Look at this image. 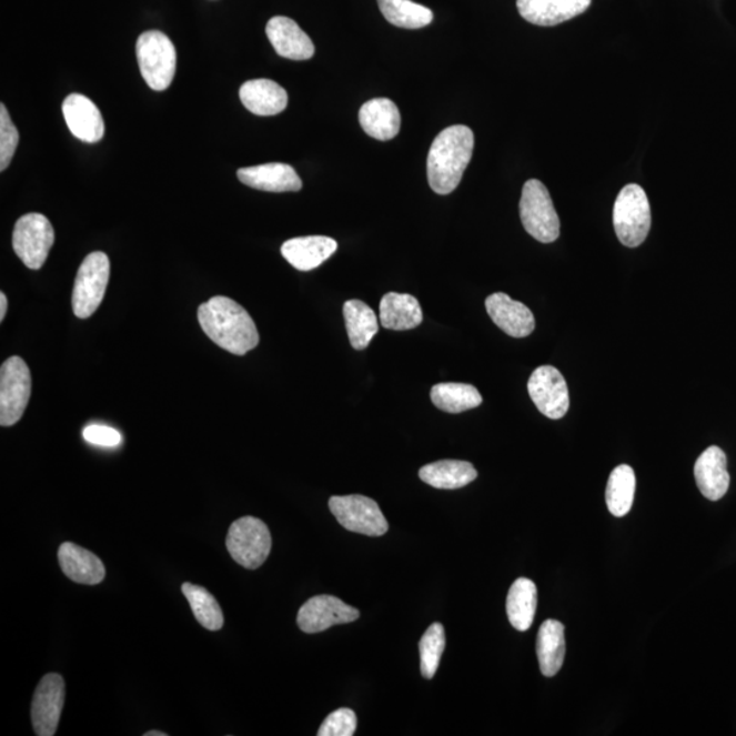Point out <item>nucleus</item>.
I'll return each instance as SVG.
<instances>
[{
    "label": "nucleus",
    "mask_w": 736,
    "mask_h": 736,
    "mask_svg": "<svg viewBox=\"0 0 736 736\" xmlns=\"http://www.w3.org/2000/svg\"><path fill=\"white\" fill-rule=\"evenodd\" d=\"M199 321L206 336L220 349L243 356L260 344V333L241 304L226 296H214L202 303Z\"/></svg>",
    "instance_id": "obj_1"
},
{
    "label": "nucleus",
    "mask_w": 736,
    "mask_h": 736,
    "mask_svg": "<svg viewBox=\"0 0 736 736\" xmlns=\"http://www.w3.org/2000/svg\"><path fill=\"white\" fill-rule=\"evenodd\" d=\"M474 131L456 124L441 131L431 143L427 158L430 188L436 194L447 195L458 188L474 153Z\"/></svg>",
    "instance_id": "obj_2"
},
{
    "label": "nucleus",
    "mask_w": 736,
    "mask_h": 736,
    "mask_svg": "<svg viewBox=\"0 0 736 736\" xmlns=\"http://www.w3.org/2000/svg\"><path fill=\"white\" fill-rule=\"evenodd\" d=\"M614 229L619 242L626 248H638L648 236L652 223L648 196L642 185L627 184L616 196Z\"/></svg>",
    "instance_id": "obj_3"
},
{
    "label": "nucleus",
    "mask_w": 736,
    "mask_h": 736,
    "mask_svg": "<svg viewBox=\"0 0 736 736\" xmlns=\"http://www.w3.org/2000/svg\"><path fill=\"white\" fill-rule=\"evenodd\" d=\"M143 80L153 91L163 92L171 87L177 73V50L169 36L159 31H149L137 41Z\"/></svg>",
    "instance_id": "obj_4"
},
{
    "label": "nucleus",
    "mask_w": 736,
    "mask_h": 736,
    "mask_svg": "<svg viewBox=\"0 0 736 736\" xmlns=\"http://www.w3.org/2000/svg\"><path fill=\"white\" fill-rule=\"evenodd\" d=\"M520 215L525 231L536 241L553 243L559 238L561 223L552 195L537 179H531L524 184Z\"/></svg>",
    "instance_id": "obj_5"
},
{
    "label": "nucleus",
    "mask_w": 736,
    "mask_h": 736,
    "mask_svg": "<svg viewBox=\"0 0 736 736\" xmlns=\"http://www.w3.org/2000/svg\"><path fill=\"white\" fill-rule=\"evenodd\" d=\"M226 548L239 565L254 571L263 565L272 550L271 532L262 520L245 516L232 523Z\"/></svg>",
    "instance_id": "obj_6"
},
{
    "label": "nucleus",
    "mask_w": 736,
    "mask_h": 736,
    "mask_svg": "<svg viewBox=\"0 0 736 736\" xmlns=\"http://www.w3.org/2000/svg\"><path fill=\"white\" fill-rule=\"evenodd\" d=\"M110 273V259L101 251H95L83 260L78 269L73 290V310L78 319L87 320L99 309L105 296Z\"/></svg>",
    "instance_id": "obj_7"
},
{
    "label": "nucleus",
    "mask_w": 736,
    "mask_h": 736,
    "mask_svg": "<svg viewBox=\"0 0 736 736\" xmlns=\"http://www.w3.org/2000/svg\"><path fill=\"white\" fill-rule=\"evenodd\" d=\"M32 376L20 356L8 359L0 369V424L14 426L21 421L31 399Z\"/></svg>",
    "instance_id": "obj_8"
},
{
    "label": "nucleus",
    "mask_w": 736,
    "mask_h": 736,
    "mask_svg": "<svg viewBox=\"0 0 736 736\" xmlns=\"http://www.w3.org/2000/svg\"><path fill=\"white\" fill-rule=\"evenodd\" d=\"M53 242L56 232L44 214L28 213L17 221L13 248L20 260L32 271L43 268Z\"/></svg>",
    "instance_id": "obj_9"
},
{
    "label": "nucleus",
    "mask_w": 736,
    "mask_h": 736,
    "mask_svg": "<svg viewBox=\"0 0 736 736\" xmlns=\"http://www.w3.org/2000/svg\"><path fill=\"white\" fill-rule=\"evenodd\" d=\"M329 507L345 530L367 536H382L389 524L374 500L364 495L332 496Z\"/></svg>",
    "instance_id": "obj_10"
},
{
    "label": "nucleus",
    "mask_w": 736,
    "mask_h": 736,
    "mask_svg": "<svg viewBox=\"0 0 736 736\" xmlns=\"http://www.w3.org/2000/svg\"><path fill=\"white\" fill-rule=\"evenodd\" d=\"M528 393L538 412L548 419L564 417L567 414L568 389L564 375L553 366H541L528 381Z\"/></svg>",
    "instance_id": "obj_11"
},
{
    "label": "nucleus",
    "mask_w": 736,
    "mask_h": 736,
    "mask_svg": "<svg viewBox=\"0 0 736 736\" xmlns=\"http://www.w3.org/2000/svg\"><path fill=\"white\" fill-rule=\"evenodd\" d=\"M361 616L359 609L349 606L339 597L321 595L309 598L298 613V626L313 634L331 629L332 626L351 624Z\"/></svg>",
    "instance_id": "obj_12"
},
{
    "label": "nucleus",
    "mask_w": 736,
    "mask_h": 736,
    "mask_svg": "<svg viewBox=\"0 0 736 736\" xmlns=\"http://www.w3.org/2000/svg\"><path fill=\"white\" fill-rule=\"evenodd\" d=\"M65 686L59 674H47L36 687L32 702V724L38 736L56 735L61 720Z\"/></svg>",
    "instance_id": "obj_13"
},
{
    "label": "nucleus",
    "mask_w": 736,
    "mask_h": 736,
    "mask_svg": "<svg viewBox=\"0 0 736 736\" xmlns=\"http://www.w3.org/2000/svg\"><path fill=\"white\" fill-rule=\"evenodd\" d=\"M490 319L514 339L528 337L535 331V316L524 303L513 301L504 292H495L486 299Z\"/></svg>",
    "instance_id": "obj_14"
},
{
    "label": "nucleus",
    "mask_w": 736,
    "mask_h": 736,
    "mask_svg": "<svg viewBox=\"0 0 736 736\" xmlns=\"http://www.w3.org/2000/svg\"><path fill=\"white\" fill-rule=\"evenodd\" d=\"M63 117L71 134L88 143L99 142L105 133L101 112L87 95L73 93L65 98L62 105Z\"/></svg>",
    "instance_id": "obj_15"
},
{
    "label": "nucleus",
    "mask_w": 736,
    "mask_h": 736,
    "mask_svg": "<svg viewBox=\"0 0 736 736\" xmlns=\"http://www.w3.org/2000/svg\"><path fill=\"white\" fill-rule=\"evenodd\" d=\"M266 34L274 51L291 61H307L314 57L315 47L307 33L289 17H273L266 26Z\"/></svg>",
    "instance_id": "obj_16"
},
{
    "label": "nucleus",
    "mask_w": 736,
    "mask_h": 736,
    "mask_svg": "<svg viewBox=\"0 0 736 736\" xmlns=\"http://www.w3.org/2000/svg\"><path fill=\"white\" fill-rule=\"evenodd\" d=\"M592 0H517L520 16L537 27H555L585 13Z\"/></svg>",
    "instance_id": "obj_17"
},
{
    "label": "nucleus",
    "mask_w": 736,
    "mask_h": 736,
    "mask_svg": "<svg viewBox=\"0 0 736 736\" xmlns=\"http://www.w3.org/2000/svg\"><path fill=\"white\" fill-rule=\"evenodd\" d=\"M238 179L251 189L269 193H295L302 190V179L289 164L271 163L248 167L238 171Z\"/></svg>",
    "instance_id": "obj_18"
},
{
    "label": "nucleus",
    "mask_w": 736,
    "mask_h": 736,
    "mask_svg": "<svg viewBox=\"0 0 736 736\" xmlns=\"http://www.w3.org/2000/svg\"><path fill=\"white\" fill-rule=\"evenodd\" d=\"M694 476L706 500H722L729 487L726 453L719 446L706 448L694 465Z\"/></svg>",
    "instance_id": "obj_19"
},
{
    "label": "nucleus",
    "mask_w": 736,
    "mask_h": 736,
    "mask_svg": "<svg viewBox=\"0 0 736 736\" xmlns=\"http://www.w3.org/2000/svg\"><path fill=\"white\" fill-rule=\"evenodd\" d=\"M339 244L327 236L291 239L281 245V254L298 271L310 272L336 253Z\"/></svg>",
    "instance_id": "obj_20"
},
{
    "label": "nucleus",
    "mask_w": 736,
    "mask_h": 736,
    "mask_svg": "<svg viewBox=\"0 0 736 736\" xmlns=\"http://www.w3.org/2000/svg\"><path fill=\"white\" fill-rule=\"evenodd\" d=\"M59 565L71 582L98 585L105 577V567L98 555L74 543H63L58 552Z\"/></svg>",
    "instance_id": "obj_21"
},
{
    "label": "nucleus",
    "mask_w": 736,
    "mask_h": 736,
    "mask_svg": "<svg viewBox=\"0 0 736 736\" xmlns=\"http://www.w3.org/2000/svg\"><path fill=\"white\" fill-rule=\"evenodd\" d=\"M239 95L243 105L259 117L279 115L289 105V94L285 89L272 80L244 82Z\"/></svg>",
    "instance_id": "obj_22"
},
{
    "label": "nucleus",
    "mask_w": 736,
    "mask_h": 736,
    "mask_svg": "<svg viewBox=\"0 0 736 736\" xmlns=\"http://www.w3.org/2000/svg\"><path fill=\"white\" fill-rule=\"evenodd\" d=\"M364 133L379 141H391L401 129V115L396 104L389 99H373L359 111Z\"/></svg>",
    "instance_id": "obj_23"
},
{
    "label": "nucleus",
    "mask_w": 736,
    "mask_h": 736,
    "mask_svg": "<svg viewBox=\"0 0 736 736\" xmlns=\"http://www.w3.org/2000/svg\"><path fill=\"white\" fill-rule=\"evenodd\" d=\"M380 320L389 331H411L422 325L421 303L409 293L389 292L380 304Z\"/></svg>",
    "instance_id": "obj_24"
},
{
    "label": "nucleus",
    "mask_w": 736,
    "mask_h": 736,
    "mask_svg": "<svg viewBox=\"0 0 736 736\" xmlns=\"http://www.w3.org/2000/svg\"><path fill=\"white\" fill-rule=\"evenodd\" d=\"M419 477L434 488L457 490L474 482L477 471L468 461L442 460L422 466Z\"/></svg>",
    "instance_id": "obj_25"
},
{
    "label": "nucleus",
    "mask_w": 736,
    "mask_h": 736,
    "mask_svg": "<svg viewBox=\"0 0 736 736\" xmlns=\"http://www.w3.org/2000/svg\"><path fill=\"white\" fill-rule=\"evenodd\" d=\"M537 659L544 676H555L564 666L565 627L559 621L547 619L537 633Z\"/></svg>",
    "instance_id": "obj_26"
},
{
    "label": "nucleus",
    "mask_w": 736,
    "mask_h": 736,
    "mask_svg": "<svg viewBox=\"0 0 736 736\" xmlns=\"http://www.w3.org/2000/svg\"><path fill=\"white\" fill-rule=\"evenodd\" d=\"M537 607V588L530 578H518L511 586L506 601L508 622L514 629L526 632L534 624Z\"/></svg>",
    "instance_id": "obj_27"
},
{
    "label": "nucleus",
    "mask_w": 736,
    "mask_h": 736,
    "mask_svg": "<svg viewBox=\"0 0 736 736\" xmlns=\"http://www.w3.org/2000/svg\"><path fill=\"white\" fill-rule=\"evenodd\" d=\"M344 320L352 349L366 350L371 340L380 331L379 319H376L374 310L366 303L352 299L344 303Z\"/></svg>",
    "instance_id": "obj_28"
},
{
    "label": "nucleus",
    "mask_w": 736,
    "mask_h": 736,
    "mask_svg": "<svg viewBox=\"0 0 736 736\" xmlns=\"http://www.w3.org/2000/svg\"><path fill=\"white\" fill-rule=\"evenodd\" d=\"M431 401L436 409L447 414H461V412L477 409L482 405L483 397L475 386L468 384H438L431 389Z\"/></svg>",
    "instance_id": "obj_29"
},
{
    "label": "nucleus",
    "mask_w": 736,
    "mask_h": 736,
    "mask_svg": "<svg viewBox=\"0 0 736 736\" xmlns=\"http://www.w3.org/2000/svg\"><path fill=\"white\" fill-rule=\"evenodd\" d=\"M636 493V474L632 466L619 465L608 477L606 502L609 513L615 517H624L631 512Z\"/></svg>",
    "instance_id": "obj_30"
},
{
    "label": "nucleus",
    "mask_w": 736,
    "mask_h": 736,
    "mask_svg": "<svg viewBox=\"0 0 736 736\" xmlns=\"http://www.w3.org/2000/svg\"><path fill=\"white\" fill-rule=\"evenodd\" d=\"M381 13L392 26L404 29H422L434 20L433 11L412 0H376Z\"/></svg>",
    "instance_id": "obj_31"
},
{
    "label": "nucleus",
    "mask_w": 736,
    "mask_h": 736,
    "mask_svg": "<svg viewBox=\"0 0 736 736\" xmlns=\"http://www.w3.org/2000/svg\"><path fill=\"white\" fill-rule=\"evenodd\" d=\"M182 592L201 626L211 632H218L223 627V609H221L211 592L203 588V586L191 583H184Z\"/></svg>",
    "instance_id": "obj_32"
},
{
    "label": "nucleus",
    "mask_w": 736,
    "mask_h": 736,
    "mask_svg": "<svg viewBox=\"0 0 736 736\" xmlns=\"http://www.w3.org/2000/svg\"><path fill=\"white\" fill-rule=\"evenodd\" d=\"M446 637L444 626L433 624L419 643L421 649V673L426 679H433L444 655Z\"/></svg>",
    "instance_id": "obj_33"
},
{
    "label": "nucleus",
    "mask_w": 736,
    "mask_h": 736,
    "mask_svg": "<svg viewBox=\"0 0 736 736\" xmlns=\"http://www.w3.org/2000/svg\"><path fill=\"white\" fill-rule=\"evenodd\" d=\"M20 134L11 121L8 108L0 105V171L8 170L14 158Z\"/></svg>",
    "instance_id": "obj_34"
},
{
    "label": "nucleus",
    "mask_w": 736,
    "mask_h": 736,
    "mask_svg": "<svg viewBox=\"0 0 736 736\" xmlns=\"http://www.w3.org/2000/svg\"><path fill=\"white\" fill-rule=\"evenodd\" d=\"M355 712L349 708L334 710L320 727L319 736H352L356 733Z\"/></svg>",
    "instance_id": "obj_35"
},
{
    "label": "nucleus",
    "mask_w": 736,
    "mask_h": 736,
    "mask_svg": "<svg viewBox=\"0 0 736 736\" xmlns=\"http://www.w3.org/2000/svg\"><path fill=\"white\" fill-rule=\"evenodd\" d=\"M83 438L89 444L104 447H115L122 442V435L119 431L108 426H100V424H92L83 430Z\"/></svg>",
    "instance_id": "obj_36"
},
{
    "label": "nucleus",
    "mask_w": 736,
    "mask_h": 736,
    "mask_svg": "<svg viewBox=\"0 0 736 736\" xmlns=\"http://www.w3.org/2000/svg\"><path fill=\"white\" fill-rule=\"evenodd\" d=\"M6 313H8V298L4 293H0V321L3 322Z\"/></svg>",
    "instance_id": "obj_37"
},
{
    "label": "nucleus",
    "mask_w": 736,
    "mask_h": 736,
    "mask_svg": "<svg viewBox=\"0 0 736 736\" xmlns=\"http://www.w3.org/2000/svg\"><path fill=\"white\" fill-rule=\"evenodd\" d=\"M143 735H145V736H167L165 733H160V732H148Z\"/></svg>",
    "instance_id": "obj_38"
}]
</instances>
